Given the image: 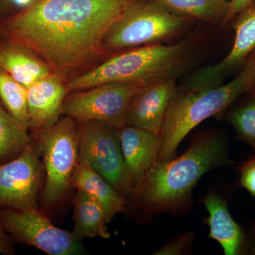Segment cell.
<instances>
[{
	"label": "cell",
	"instance_id": "7c38bea8",
	"mask_svg": "<svg viewBox=\"0 0 255 255\" xmlns=\"http://www.w3.org/2000/svg\"><path fill=\"white\" fill-rule=\"evenodd\" d=\"M200 202L209 212V216L204 220L209 226V237L221 245L224 254H248L251 241L243 228L231 216L227 196L221 191L211 190L203 196Z\"/></svg>",
	"mask_w": 255,
	"mask_h": 255
},
{
	"label": "cell",
	"instance_id": "4316f807",
	"mask_svg": "<svg viewBox=\"0 0 255 255\" xmlns=\"http://www.w3.org/2000/svg\"><path fill=\"white\" fill-rule=\"evenodd\" d=\"M254 233H253V238H252V241L251 242V246H250L249 251H248V255H255V221L254 224Z\"/></svg>",
	"mask_w": 255,
	"mask_h": 255
},
{
	"label": "cell",
	"instance_id": "d6986e66",
	"mask_svg": "<svg viewBox=\"0 0 255 255\" xmlns=\"http://www.w3.org/2000/svg\"><path fill=\"white\" fill-rule=\"evenodd\" d=\"M226 113L238 140L251 145L255 153V86L239 97Z\"/></svg>",
	"mask_w": 255,
	"mask_h": 255
},
{
	"label": "cell",
	"instance_id": "cb8c5ba5",
	"mask_svg": "<svg viewBox=\"0 0 255 255\" xmlns=\"http://www.w3.org/2000/svg\"><path fill=\"white\" fill-rule=\"evenodd\" d=\"M0 253L5 255L15 254L14 240L5 231L0 222Z\"/></svg>",
	"mask_w": 255,
	"mask_h": 255
},
{
	"label": "cell",
	"instance_id": "e0dca14e",
	"mask_svg": "<svg viewBox=\"0 0 255 255\" xmlns=\"http://www.w3.org/2000/svg\"><path fill=\"white\" fill-rule=\"evenodd\" d=\"M74 228L72 234L79 241L85 238L109 239L111 234L105 209L83 191L77 190L73 200Z\"/></svg>",
	"mask_w": 255,
	"mask_h": 255
},
{
	"label": "cell",
	"instance_id": "8992f818",
	"mask_svg": "<svg viewBox=\"0 0 255 255\" xmlns=\"http://www.w3.org/2000/svg\"><path fill=\"white\" fill-rule=\"evenodd\" d=\"M36 133L44 169L42 204L50 208L63 200L72 186L79 163L78 122L65 116Z\"/></svg>",
	"mask_w": 255,
	"mask_h": 255
},
{
	"label": "cell",
	"instance_id": "8fae6325",
	"mask_svg": "<svg viewBox=\"0 0 255 255\" xmlns=\"http://www.w3.org/2000/svg\"><path fill=\"white\" fill-rule=\"evenodd\" d=\"M177 78L151 82L132 97L124 122L160 134L169 104L178 91Z\"/></svg>",
	"mask_w": 255,
	"mask_h": 255
},
{
	"label": "cell",
	"instance_id": "ac0fdd59",
	"mask_svg": "<svg viewBox=\"0 0 255 255\" xmlns=\"http://www.w3.org/2000/svg\"><path fill=\"white\" fill-rule=\"evenodd\" d=\"M169 12L223 27L230 8V0H155Z\"/></svg>",
	"mask_w": 255,
	"mask_h": 255
},
{
	"label": "cell",
	"instance_id": "7a4b0ae2",
	"mask_svg": "<svg viewBox=\"0 0 255 255\" xmlns=\"http://www.w3.org/2000/svg\"><path fill=\"white\" fill-rule=\"evenodd\" d=\"M226 135L206 129L191 139L189 149L168 162L156 161L126 199V212L147 221L161 214H182L192 206V191L203 176L232 167Z\"/></svg>",
	"mask_w": 255,
	"mask_h": 255
},
{
	"label": "cell",
	"instance_id": "52a82bcc",
	"mask_svg": "<svg viewBox=\"0 0 255 255\" xmlns=\"http://www.w3.org/2000/svg\"><path fill=\"white\" fill-rule=\"evenodd\" d=\"M79 162H86L127 199L132 187L121 146L119 128L103 121H77Z\"/></svg>",
	"mask_w": 255,
	"mask_h": 255
},
{
	"label": "cell",
	"instance_id": "83f0119b",
	"mask_svg": "<svg viewBox=\"0 0 255 255\" xmlns=\"http://www.w3.org/2000/svg\"><path fill=\"white\" fill-rule=\"evenodd\" d=\"M252 5L255 7V0H253V2H252Z\"/></svg>",
	"mask_w": 255,
	"mask_h": 255
},
{
	"label": "cell",
	"instance_id": "4fadbf2b",
	"mask_svg": "<svg viewBox=\"0 0 255 255\" xmlns=\"http://www.w3.org/2000/svg\"><path fill=\"white\" fill-rule=\"evenodd\" d=\"M68 92L63 75L55 72L28 87V130L36 132L56 123Z\"/></svg>",
	"mask_w": 255,
	"mask_h": 255
},
{
	"label": "cell",
	"instance_id": "d4e9b609",
	"mask_svg": "<svg viewBox=\"0 0 255 255\" xmlns=\"http://www.w3.org/2000/svg\"><path fill=\"white\" fill-rule=\"evenodd\" d=\"M253 0H230V8L225 26L231 23L233 18L243 9L252 4Z\"/></svg>",
	"mask_w": 255,
	"mask_h": 255
},
{
	"label": "cell",
	"instance_id": "ffe728a7",
	"mask_svg": "<svg viewBox=\"0 0 255 255\" xmlns=\"http://www.w3.org/2000/svg\"><path fill=\"white\" fill-rule=\"evenodd\" d=\"M31 139L28 129L18 123L0 102V163L19 155Z\"/></svg>",
	"mask_w": 255,
	"mask_h": 255
},
{
	"label": "cell",
	"instance_id": "9c48e42d",
	"mask_svg": "<svg viewBox=\"0 0 255 255\" xmlns=\"http://www.w3.org/2000/svg\"><path fill=\"white\" fill-rule=\"evenodd\" d=\"M148 84L109 82L79 92L65 98L62 114L76 121H103L119 128L125 124L126 112L132 97Z\"/></svg>",
	"mask_w": 255,
	"mask_h": 255
},
{
	"label": "cell",
	"instance_id": "3957f363",
	"mask_svg": "<svg viewBox=\"0 0 255 255\" xmlns=\"http://www.w3.org/2000/svg\"><path fill=\"white\" fill-rule=\"evenodd\" d=\"M199 30L172 44L150 45L119 52L67 82L69 92L88 90L109 82L151 83L178 79L193 63L204 41L205 35Z\"/></svg>",
	"mask_w": 255,
	"mask_h": 255
},
{
	"label": "cell",
	"instance_id": "ba28073f",
	"mask_svg": "<svg viewBox=\"0 0 255 255\" xmlns=\"http://www.w3.org/2000/svg\"><path fill=\"white\" fill-rule=\"evenodd\" d=\"M0 222L14 241L34 247L46 254H86L81 241L74 237L72 233L55 226L38 208H0Z\"/></svg>",
	"mask_w": 255,
	"mask_h": 255
},
{
	"label": "cell",
	"instance_id": "2e32d148",
	"mask_svg": "<svg viewBox=\"0 0 255 255\" xmlns=\"http://www.w3.org/2000/svg\"><path fill=\"white\" fill-rule=\"evenodd\" d=\"M72 186L83 191L105 209L107 222L116 215L126 212L125 198L86 162H79L72 177Z\"/></svg>",
	"mask_w": 255,
	"mask_h": 255
},
{
	"label": "cell",
	"instance_id": "30bf717a",
	"mask_svg": "<svg viewBox=\"0 0 255 255\" xmlns=\"http://www.w3.org/2000/svg\"><path fill=\"white\" fill-rule=\"evenodd\" d=\"M41 147L31 141L19 155L0 163V208L38 209L37 199L44 182Z\"/></svg>",
	"mask_w": 255,
	"mask_h": 255
},
{
	"label": "cell",
	"instance_id": "6da1fadb",
	"mask_svg": "<svg viewBox=\"0 0 255 255\" xmlns=\"http://www.w3.org/2000/svg\"><path fill=\"white\" fill-rule=\"evenodd\" d=\"M133 1L32 0L1 31L63 75L105 53L104 37Z\"/></svg>",
	"mask_w": 255,
	"mask_h": 255
},
{
	"label": "cell",
	"instance_id": "44dd1931",
	"mask_svg": "<svg viewBox=\"0 0 255 255\" xmlns=\"http://www.w3.org/2000/svg\"><path fill=\"white\" fill-rule=\"evenodd\" d=\"M0 102L18 123L28 130L27 89L1 69Z\"/></svg>",
	"mask_w": 255,
	"mask_h": 255
},
{
	"label": "cell",
	"instance_id": "9a60e30c",
	"mask_svg": "<svg viewBox=\"0 0 255 255\" xmlns=\"http://www.w3.org/2000/svg\"><path fill=\"white\" fill-rule=\"evenodd\" d=\"M0 69L26 89L54 73L31 48L13 41L0 45Z\"/></svg>",
	"mask_w": 255,
	"mask_h": 255
},
{
	"label": "cell",
	"instance_id": "484cf974",
	"mask_svg": "<svg viewBox=\"0 0 255 255\" xmlns=\"http://www.w3.org/2000/svg\"><path fill=\"white\" fill-rule=\"evenodd\" d=\"M11 0H0V13L9 12L11 11Z\"/></svg>",
	"mask_w": 255,
	"mask_h": 255
},
{
	"label": "cell",
	"instance_id": "603a6c76",
	"mask_svg": "<svg viewBox=\"0 0 255 255\" xmlns=\"http://www.w3.org/2000/svg\"><path fill=\"white\" fill-rule=\"evenodd\" d=\"M238 170L240 174V185L255 197V155L240 163Z\"/></svg>",
	"mask_w": 255,
	"mask_h": 255
},
{
	"label": "cell",
	"instance_id": "5bb4252c",
	"mask_svg": "<svg viewBox=\"0 0 255 255\" xmlns=\"http://www.w3.org/2000/svg\"><path fill=\"white\" fill-rule=\"evenodd\" d=\"M119 133L124 162L133 189L146 171L157 160L162 137L160 134L128 124L119 128Z\"/></svg>",
	"mask_w": 255,
	"mask_h": 255
},
{
	"label": "cell",
	"instance_id": "5b68a950",
	"mask_svg": "<svg viewBox=\"0 0 255 255\" xmlns=\"http://www.w3.org/2000/svg\"><path fill=\"white\" fill-rule=\"evenodd\" d=\"M195 20L177 16L155 0H135L104 37L107 52L124 51L150 45L166 44L187 33Z\"/></svg>",
	"mask_w": 255,
	"mask_h": 255
},
{
	"label": "cell",
	"instance_id": "277c9868",
	"mask_svg": "<svg viewBox=\"0 0 255 255\" xmlns=\"http://www.w3.org/2000/svg\"><path fill=\"white\" fill-rule=\"evenodd\" d=\"M255 86V50L247 58L233 80L199 92L178 90L169 104L161 129L162 146L157 162L176 157L178 146L191 130L206 119L219 117L241 96Z\"/></svg>",
	"mask_w": 255,
	"mask_h": 255
},
{
	"label": "cell",
	"instance_id": "7402d4cb",
	"mask_svg": "<svg viewBox=\"0 0 255 255\" xmlns=\"http://www.w3.org/2000/svg\"><path fill=\"white\" fill-rule=\"evenodd\" d=\"M194 234L186 232L171 240L165 246L155 252V255H180L187 254L192 246Z\"/></svg>",
	"mask_w": 255,
	"mask_h": 255
}]
</instances>
